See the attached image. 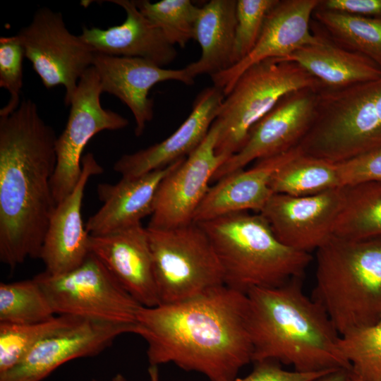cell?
Wrapping results in <instances>:
<instances>
[{
    "mask_svg": "<svg viewBox=\"0 0 381 381\" xmlns=\"http://www.w3.org/2000/svg\"><path fill=\"white\" fill-rule=\"evenodd\" d=\"M248 299L225 285L199 296L138 312L135 334L147 343L150 365L173 363L227 381L252 361Z\"/></svg>",
    "mask_w": 381,
    "mask_h": 381,
    "instance_id": "6da1fadb",
    "label": "cell"
},
{
    "mask_svg": "<svg viewBox=\"0 0 381 381\" xmlns=\"http://www.w3.org/2000/svg\"><path fill=\"white\" fill-rule=\"evenodd\" d=\"M56 139L30 99L0 117V260L11 269L40 258L56 207Z\"/></svg>",
    "mask_w": 381,
    "mask_h": 381,
    "instance_id": "7a4b0ae2",
    "label": "cell"
},
{
    "mask_svg": "<svg viewBox=\"0 0 381 381\" xmlns=\"http://www.w3.org/2000/svg\"><path fill=\"white\" fill-rule=\"evenodd\" d=\"M296 277L247 294L253 362L266 360L308 373L346 368L337 347L339 334L325 309Z\"/></svg>",
    "mask_w": 381,
    "mask_h": 381,
    "instance_id": "3957f363",
    "label": "cell"
},
{
    "mask_svg": "<svg viewBox=\"0 0 381 381\" xmlns=\"http://www.w3.org/2000/svg\"><path fill=\"white\" fill-rule=\"evenodd\" d=\"M197 224L213 246L225 286L246 294L303 277L313 259L279 241L260 212H234Z\"/></svg>",
    "mask_w": 381,
    "mask_h": 381,
    "instance_id": "277c9868",
    "label": "cell"
},
{
    "mask_svg": "<svg viewBox=\"0 0 381 381\" xmlns=\"http://www.w3.org/2000/svg\"><path fill=\"white\" fill-rule=\"evenodd\" d=\"M312 298L339 336L381 320V238L332 236L316 250Z\"/></svg>",
    "mask_w": 381,
    "mask_h": 381,
    "instance_id": "5b68a950",
    "label": "cell"
},
{
    "mask_svg": "<svg viewBox=\"0 0 381 381\" xmlns=\"http://www.w3.org/2000/svg\"><path fill=\"white\" fill-rule=\"evenodd\" d=\"M298 146L332 163L381 148V78L321 89L313 121Z\"/></svg>",
    "mask_w": 381,
    "mask_h": 381,
    "instance_id": "8992f818",
    "label": "cell"
},
{
    "mask_svg": "<svg viewBox=\"0 0 381 381\" xmlns=\"http://www.w3.org/2000/svg\"><path fill=\"white\" fill-rule=\"evenodd\" d=\"M326 87L298 64L268 59L248 68L225 96L214 123L217 155L228 159L245 145L253 126L286 95L305 88Z\"/></svg>",
    "mask_w": 381,
    "mask_h": 381,
    "instance_id": "52a82bcc",
    "label": "cell"
},
{
    "mask_svg": "<svg viewBox=\"0 0 381 381\" xmlns=\"http://www.w3.org/2000/svg\"><path fill=\"white\" fill-rule=\"evenodd\" d=\"M146 228L160 304L186 301L225 285L213 246L199 224Z\"/></svg>",
    "mask_w": 381,
    "mask_h": 381,
    "instance_id": "ba28073f",
    "label": "cell"
},
{
    "mask_svg": "<svg viewBox=\"0 0 381 381\" xmlns=\"http://www.w3.org/2000/svg\"><path fill=\"white\" fill-rule=\"evenodd\" d=\"M34 279L56 315L135 325L138 312L143 306L91 253L68 272L52 275L44 271Z\"/></svg>",
    "mask_w": 381,
    "mask_h": 381,
    "instance_id": "9c48e42d",
    "label": "cell"
},
{
    "mask_svg": "<svg viewBox=\"0 0 381 381\" xmlns=\"http://www.w3.org/2000/svg\"><path fill=\"white\" fill-rule=\"evenodd\" d=\"M17 36L44 86L62 85L69 106L80 79L92 65L94 52L68 30L61 13L47 7L37 9Z\"/></svg>",
    "mask_w": 381,
    "mask_h": 381,
    "instance_id": "30bf717a",
    "label": "cell"
},
{
    "mask_svg": "<svg viewBox=\"0 0 381 381\" xmlns=\"http://www.w3.org/2000/svg\"><path fill=\"white\" fill-rule=\"evenodd\" d=\"M102 94L98 75L92 66L79 80L65 128L56 139V167L52 181L56 205L77 184L82 173V154L90 140L102 131L121 130L129 124L122 115L102 106Z\"/></svg>",
    "mask_w": 381,
    "mask_h": 381,
    "instance_id": "8fae6325",
    "label": "cell"
},
{
    "mask_svg": "<svg viewBox=\"0 0 381 381\" xmlns=\"http://www.w3.org/2000/svg\"><path fill=\"white\" fill-rule=\"evenodd\" d=\"M218 132L214 121L202 142L162 179L147 228L167 229L193 222L209 183L228 159L216 152Z\"/></svg>",
    "mask_w": 381,
    "mask_h": 381,
    "instance_id": "7c38bea8",
    "label": "cell"
},
{
    "mask_svg": "<svg viewBox=\"0 0 381 381\" xmlns=\"http://www.w3.org/2000/svg\"><path fill=\"white\" fill-rule=\"evenodd\" d=\"M320 90L305 88L284 96L253 126L243 147L218 169L212 181L296 147L313 121Z\"/></svg>",
    "mask_w": 381,
    "mask_h": 381,
    "instance_id": "4fadbf2b",
    "label": "cell"
},
{
    "mask_svg": "<svg viewBox=\"0 0 381 381\" xmlns=\"http://www.w3.org/2000/svg\"><path fill=\"white\" fill-rule=\"evenodd\" d=\"M135 325L80 319L38 342L0 381H42L64 363L96 356Z\"/></svg>",
    "mask_w": 381,
    "mask_h": 381,
    "instance_id": "5bb4252c",
    "label": "cell"
},
{
    "mask_svg": "<svg viewBox=\"0 0 381 381\" xmlns=\"http://www.w3.org/2000/svg\"><path fill=\"white\" fill-rule=\"evenodd\" d=\"M343 202V187L303 197L274 193L260 213L283 244L310 253L333 236Z\"/></svg>",
    "mask_w": 381,
    "mask_h": 381,
    "instance_id": "9a60e30c",
    "label": "cell"
},
{
    "mask_svg": "<svg viewBox=\"0 0 381 381\" xmlns=\"http://www.w3.org/2000/svg\"><path fill=\"white\" fill-rule=\"evenodd\" d=\"M320 0H277L268 12L260 37L242 61L211 75L213 85L226 96L238 78L250 66L268 59L284 58L298 48L313 43L310 20Z\"/></svg>",
    "mask_w": 381,
    "mask_h": 381,
    "instance_id": "2e32d148",
    "label": "cell"
},
{
    "mask_svg": "<svg viewBox=\"0 0 381 381\" xmlns=\"http://www.w3.org/2000/svg\"><path fill=\"white\" fill-rule=\"evenodd\" d=\"M98 75L102 93L114 95L132 112L135 135H142L154 115L153 100L148 97L156 84L175 80L191 85L195 83L186 69H167L141 58L95 53L92 65Z\"/></svg>",
    "mask_w": 381,
    "mask_h": 381,
    "instance_id": "e0dca14e",
    "label": "cell"
},
{
    "mask_svg": "<svg viewBox=\"0 0 381 381\" xmlns=\"http://www.w3.org/2000/svg\"><path fill=\"white\" fill-rule=\"evenodd\" d=\"M82 173L71 193L59 202L50 219L40 259L47 273L59 275L80 265L90 254V234L82 217L85 186L92 176L103 172L92 153L83 156Z\"/></svg>",
    "mask_w": 381,
    "mask_h": 381,
    "instance_id": "ac0fdd59",
    "label": "cell"
},
{
    "mask_svg": "<svg viewBox=\"0 0 381 381\" xmlns=\"http://www.w3.org/2000/svg\"><path fill=\"white\" fill-rule=\"evenodd\" d=\"M224 97L221 89L205 87L197 95L190 114L173 133L160 143L122 155L114 170L123 178L137 177L186 157L207 136Z\"/></svg>",
    "mask_w": 381,
    "mask_h": 381,
    "instance_id": "d6986e66",
    "label": "cell"
},
{
    "mask_svg": "<svg viewBox=\"0 0 381 381\" xmlns=\"http://www.w3.org/2000/svg\"><path fill=\"white\" fill-rule=\"evenodd\" d=\"M89 249L141 306L160 304L147 228L139 224L108 234L90 235Z\"/></svg>",
    "mask_w": 381,
    "mask_h": 381,
    "instance_id": "ffe728a7",
    "label": "cell"
},
{
    "mask_svg": "<svg viewBox=\"0 0 381 381\" xmlns=\"http://www.w3.org/2000/svg\"><path fill=\"white\" fill-rule=\"evenodd\" d=\"M301 152L296 146L283 154L256 161L250 169L220 179L210 187L193 222L201 223L238 212H260L274 194L270 183L275 173Z\"/></svg>",
    "mask_w": 381,
    "mask_h": 381,
    "instance_id": "44dd1931",
    "label": "cell"
},
{
    "mask_svg": "<svg viewBox=\"0 0 381 381\" xmlns=\"http://www.w3.org/2000/svg\"><path fill=\"white\" fill-rule=\"evenodd\" d=\"M109 1L123 8L126 18L121 24L107 29L83 28L79 36L95 53L141 58L161 67L176 59L175 46L140 12L134 1Z\"/></svg>",
    "mask_w": 381,
    "mask_h": 381,
    "instance_id": "7402d4cb",
    "label": "cell"
},
{
    "mask_svg": "<svg viewBox=\"0 0 381 381\" xmlns=\"http://www.w3.org/2000/svg\"><path fill=\"white\" fill-rule=\"evenodd\" d=\"M184 158L140 176L121 177L114 184L99 183L97 195L103 204L85 224L90 235L108 234L142 224L141 220L152 214L161 181Z\"/></svg>",
    "mask_w": 381,
    "mask_h": 381,
    "instance_id": "603a6c76",
    "label": "cell"
},
{
    "mask_svg": "<svg viewBox=\"0 0 381 381\" xmlns=\"http://www.w3.org/2000/svg\"><path fill=\"white\" fill-rule=\"evenodd\" d=\"M317 40L286 57L320 80L326 87L340 89L381 78V68L372 60L346 49L325 32L314 30Z\"/></svg>",
    "mask_w": 381,
    "mask_h": 381,
    "instance_id": "cb8c5ba5",
    "label": "cell"
},
{
    "mask_svg": "<svg viewBox=\"0 0 381 381\" xmlns=\"http://www.w3.org/2000/svg\"><path fill=\"white\" fill-rule=\"evenodd\" d=\"M236 3V0H211L200 8L194 40L201 54L185 67L194 78L202 74L211 76L232 66Z\"/></svg>",
    "mask_w": 381,
    "mask_h": 381,
    "instance_id": "d4e9b609",
    "label": "cell"
},
{
    "mask_svg": "<svg viewBox=\"0 0 381 381\" xmlns=\"http://www.w3.org/2000/svg\"><path fill=\"white\" fill-rule=\"evenodd\" d=\"M344 202L333 236L353 241L381 238V182L343 187Z\"/></svg>",
    "mask_w": 381,
    "mask_h": 381,
    "instance_id": "484cf974",
    "label": "cell"
},
{
    "mask_svg": "<svg viewBox=\"0 0 381 381\" xmlns=\"http://www.w3.org/2000/svg\"><path fill=\"white\" fill-rule=\"evenodd\" d=\"M313 17L339 46L372 60L381 68V18L315 9Z\"/></svg>",
    "mask_w": 381,
    "mask_h": 381,
    "instance_id": "4316f807",
    "label": "cell"
},
{
    "mask_svg": "<svg viewBox=\"0 0 381 381\" xmlns=\"http://www.w3.org/2000/svg\"><path fill=\"white\" fill-rule=\"evenodd\" d=\"M340 187L336 163L302 152L282 166L270 183L273 193L294 197L316 195Z\"/></svg>",
    "mask_w": 381,
    "mask_h": 381,
    "instance_id": "83f0119b",
    "label": "cell"
},
{
    "mask_svg": "<svg viewBox=\"0 0 381 381\" xmlns=\"http://www.w3.org/2000/svg\"><path fill=\"white\" fill-rule=\"evenodd\" d=\"M56 315L39 283L34 279L0 284V322L31 324Z\"/></svg>",
    "mask_w": 381,
    "mask_h": 381,
    "instance_id": "f1b7e54d",
    "label": "cell"
},
{
    "mask_svg": "<svg viewBox=\"0 0 381 381\" xmlns=\"http://www.w3.org/2000/svg\"><path fill=\"white\" fill-rule=\"evenodd\" d=\"M80 319L60 315L37 323L0 322V374L17 365L41 340Z\"/></svg>",
    "mask_w": 381,
    "mask_h": 381,
    "instance_id": "f546056e",
    "label": "cell"
},
{
    "mask_svg": "<svg viewBox=\"0 0 381 381\" xmlns=\"http://www.w3.org/2000/svg\"><path fill=\"white\" fill-rule=\"evenodd\" d=\"M337 347L351 367L352 378L381 381V320L340 336Z\"/></svg>",
    "mask_w": 381,
    "mask_h": 381,
    "instance_id": "4dcf8cb0",
    "label": "cell"
},
{
    "mask_svg": "<svg viewBox=\"0 0 381 381\" xmlns=\"http://www.w3.org/2000/svg\"><path fill=\"white\" fill-rule=\"evenodd\" d=\"M140 12L157 28L172 45L184 48L194 40L195 28L200 8L190 0H162L151 2L135 0Z\"/></svg>",
    "mask_w": 381,
    "mask_h": 381,
    "instance_id": "1f68e13d",
    "label": "cell"
},
{
    "mask_svg": "<svg viewBox=\"0 0 381 381\" xmlns=\"http://www.w3.org/2000/svg\"><path fill=\"white\" fill-rule=\"evenodd\" d=\"M277 1L237 0L232 66L242 61L253 50L261 34L266 16Z\"/></svg>",
    "mask_w": 381,
    "mask_h": 381,
    "instance_id": "d6a6232c",
    "label": "cell"
},
{
    "mask_svg": "<svg viewBox=\"0 0 381 381\" xmlns=\"http://www.w3.org/2000/svg\"><path fill=\"white\" fill-rule=\"evenodd\" d=\"M24 57V49L17 35L0 38V87L10 94L7 104L0 110V117L12 114L21 102Z\"/></svg>",
    "mask_w": 381,
    "mask_h": 381,
    "instance_id": "836d02e7",
    "label": "cell"
},
{
    "mask_svg": "<svg viewBox=\"0 0 381 381\" xmlns=\"http://www.w3.org/2000/svg\"><path fill=\"white\" fill-rule=\"evenodd\" d=\"M336 164L341 187L381 182V148Z\"/></svg>",
    "mask_w": 381,
    "mask_h": 381,
    "instance_id": "e575fe53",
    "label": "cell"
},
{
    "mask_svg": "<svg viewBox=\"0 0 381 381\" xmlns=\"http://www.w3.org/2000/svg\"><path fill=\"white\" fill-rule=\"evenodd\" d=\"M331 370L308 373L294 370L289 371L284 369L277 361L266 360L255 362L254 368L247 376L227 381H313Z\"/></svg>",
    "mask_w": 381,
    "mask_h": 381,
    "instance_id": "d590c367",
    "label": "cell"
},
{
    "mask_svg": "<svg viewBox=\"0 0 381 381\" xmlns=\"http://www.w3.org/2000/svg\"><path fill=\"white\" fill-rule=\"evenodd\" d=\"M316 9L362 17L381 18V0H320Z\"/></svg>",
    "mask_w": 381,
    "mask_h": 381,
    "instance_id": "8d00e7d4",
    "label": "cell"
},
{
    "mask_svg": "<svg viewBox=\"0 0 381 381\" xmlns=\"http://www.w3.org/2000/svg\"><path fill=\"white\" fill-rule=\"evenodd\" d=\"M313 381H352L351 370L346 368L332 370Z\"/></svg>",
    "mask_w": 381,
    "mask_h": 381,
    "instance_id": "74e56055",
    "label": "cell"
},
{
    "mask_svg": "<svg viewBox=\"0 0 381 381\" xmlns=\"http://www.w3.org/2000/svg\"><path fill=\"white\" fill-rule=\"evenodd\" d=\"M147 372L150 381H159L158 366L150 365Z\"/></svg>",
    "mask_w": 381,
    "mask_h": 381,
    "instance_id": "f35d334b",
    "label": "cell"
},
{
    "mask_svg": "<svg viewBox=\"0 0 381 381\" xmlns=\"http://www.w3.org/2000/svg\"><path fill=\"white\" fill-rule=\"evenodd\" d=\"M112 381H128V380L122 374L117 373L113 377Z\"/></svg>",
    "mask_w": 381,
    "mask_h": 381,
    "instance_id": "ab89813d",
    "label": "cell"
},
{
    "mask_svg": "<svg viewBox=\"0 0 381 381\" xmlns=\"http://www.w3.org/2000/svg\"><path fill=\"white\" fill-rule=\"evenodd\" d=\"M90 381H99V380L97 379H92Z\"/></svg>",
    "mask_w": 381,
    "mask_h": 381,
    "instance_id": "60d3db41",
    "label": "cell"
},
{
    "mask_svg": "<svg viewBox=\"0 0 381 381\" xmlns=\"http://www.w3.org/2000/svg\"><path fill=\"white\" fill-rule=\"evenodd\" d=\"M352 381H358V380H356V379H353V378H352Z\"/></svg>",
    "mask_w": 381,
    "mask_h": 381,
    "instance_id": "b9f144b4",
    "label": "cell"
}]
</instances>
